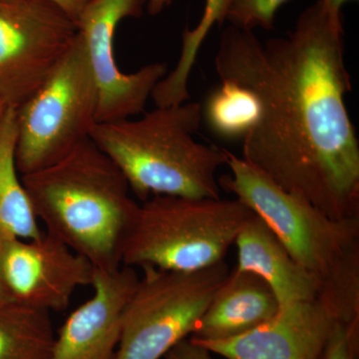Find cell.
Wrapping results in <instances>:
<instances>
[{
  "label": "cell",
  "instance_id": "obj_1",
  "mask_svg": "<svg viewBox=\"0 0 359 359\" xmlns=\"http://www.w3.org/2000/svg\"><path fill=\"white\" fill-rule=\"evenodd\" d=\"M342 18L320 1L285 36L261 41L252 30L222 32L215 67L221 81L249 89L259 119L243 159L330 218H359V142L346 104Z\"/></svg>",
  "mask_w": 359,
  "mask_h": 359
},
{
  "label": "cell",
  "instance_id": "obj_18",
  "mask_svg": "<svg viewBox=\"0 0 359 359\" xmlns=\"http://www.w3.org/2000/svg\"><path fill=\"white\" fill-rule=\"evenodd\" d=\"M221 82L202 105V120L219 138L243 141L259 119V101L249 89L233 82Z\"/></svg>",
  "mask_w": 359,
  "mask_h": 359
},
{
  "label": "cell",
  "instance_id": "obj_6",
  "mask_svg": "<svg viewBox=\"0 0 359 359\" xmlns=\"http://www.w3.org/2000/svg\"><path fill=\"white\" fill-rule=\"evenodd\" d=\"M99 89L79 34L32 96L16 108V166L21 176L53 164L97 123Z\"/></svg>",
  "mask_w": 359,
  "mask_h": 359
},
{
  "label": "cell",
  "instance_id": "obj_20",
  "mask_svg": "<svg viewBox=\"0 0 359 359\" xmlns=\"http://www.w3.org/2000/svg\"><path fill=\"white\" fill-rule=\"evenodd\" d=\"M325 359H359V321L337 323Z\"/></svg>",
  "mask_w": 359,
  "mask_h": 359
},
{
  "label": "cell",
  "instance_id": "obj_16",
  "mask_svg": "<svg viewBox=\"0 0 359 359\" xmlns=\"http://www.w3.org/2000/svg\"><path fill=\"white\" fill-rule=\"evenodd\" d=\"M55 334L49 311L0 306V359H53Z\"/></svg>",
  "mask_w": 359,
  "mask_h": 359
},
{
  "label": "cell",
  "instance_id": "obj_25",
  "mask_svg": "<svg viewBox=\"0 0 359 359\" xmlns=\"http://www.w3.org/2000/svg\"><path fill=\"white\" fill-rule=\"evenodd\" d=\"M11 302H13V299L7 294L6 287H4V283L0 280V306H6V304H11Z\"/></svg>",
  "mask_w": 359,
  "mask_h": 359
},
{
  "label": "cell",
  "instance_id": "obj_13",
  "mask_svg": "<svg viewBox=\"0 0 359 359\" xmlns=\"http://www.w3.org/2000/svg\"><path fill=\"white\" fill-rule=\"evenodd\" d=\"M236 269L256 273L275 294L280 308L320 297L323 285L290 256L273 231L252 214L238 231Z\"/></svg>",
  "mask_w": 359,
  "mask_h": 359
},
{
  "label": "cell",
  "instance_id": "obj_15",
  "mask_svg": "<svg viewBox=\"0 0 359 359\" xmlns=\"http://www.w3.org/2000/svg\"><path fill=\"white\" fill-rule=\"evenodd\" d=\"M16 109L8 107L0 121V247L44 233L16 166Z\"/></svg>",
  "mask_w": 359,
  "mask_h": 359
},
{
  "label": "cell",
  "instance_id": "obj_21",
  "mask_svg": "<svg viewBox=\"0 0 359 359\" xmlns=\"http://www.w3.org/2000/svg\"><path fill=\"white\" fill-rule=\"evenodd\" d=\"M165 359H212V353L190 339L182 340L164 356Z\"/></svg>",
  "mask_w": 359,
  "mask_h": 359
},
{
  "label": "cell",
  "instance_id": "obj_12",
  "mask_svg": "<svg viewBox=\"0 0 359 359\" xmlns=\"http://www.w3.org/2000/svg\"><path fill=\"white\" fill-rule=\"evenodd\" d=\"M139 280L130 266L96 269L93 295L66 318L55 335L53 359H115L123 313Z\"/></svg>",
  "mask_w": 359,
  "mask_h": 359
},
{
  "label": "cell",
  "instance_id": "obj_8",
  "mask_svg": "<svg viewBox=\"0 0 359 359\" xmlns=\"http://www.w3.org/2000/svg\"><path fill=\"white\" fill-rule=\"evenodd\" d=\"M76 20L52 0H0V99L18 108L69 50Z\"/></svg>",
  "mask_w": 359,
  "mask_h": 359
},
{
  "label": "cell",
  "instance_id": "obj_5",
  "mask_svg": "<svg viewBox=\"0 0 359 359\" xmlns=\"http://www.w3.org/2000/svg\"><path fill=\"white\" fill-rule=\"evenodd\" d=\"M254 212L240 200L154 196L139 207L122 266L194 271L224 261Z\"/></svg>",
  "mask_w": 359,
  "mask_h": 359
},
{
  "label": "cell",
  "instance_id": "obj_2",
  "mask_svg": "<svg viewBox=\"0 0 359 359\" xmlns=\"http://www.w3.org/2000/svg\"><path fill=\"white\" fill-rule=\"evenodd\" d=\"M21 181L46 233L96 269L122 266L123 247L140 205L121 171L91 139Z\"/></svg>",
  "mask_w": 359,
  "mask_h": 359
},
{
  "label": "cell",
  "instance_id": "obj_26",
  "mask_svg": "<svg viewBox=\"0 0 359 359\" xmlns=\"http://www.w3.org/2000/svg\"><path fill=\"white\" fill-rule=\"evenodd\" d=\"M8 107L9 106H7L6 104L4 103V101L1 100V99H0V121H1L4 113H6V111Z\"/></svg>",
  "mask_w": 359,
  "mask_h": 359
},
{
  "label": "cell",
  "instance_id": "obj_17",
  "mask_svg": "<svg viewBox=\"0 0 359 359\" xmlns=\"http://www.w3.org/2000/svg\"><path fill=\"white\" fill-rule=\"evenodd\" d=\"M230 0H205L204 13L194 29H186L182 40V50L176 67L156 85L152 92L156 106L179 105L190 98L188 82L201 46L215 25L226 21Z\"/></svg>",
  "mask_w": 359,
  "mask_h": 359
},
{
  "label": "cell",
  "instance_id": "obj_19",
  "mask_svg": "<svg viewBox=\"0 0 359 359\" xmlns=\"http://www.w3.org/2000/svg\"><path fill=\"white\" fill-rule=\"evenodd\" d=\"M290 0H230L226 21L233 27L252 30L275 28V18L278 9Z\"/></svg>",
  "mask_w": 359,
  "mask_h": 359
},
{
  "label": "cell",
  "instance_id": "obj_14",
  "mask_svg": "<svg viewBox=\"0 0 359 359\" xmlns=\"http://www.w3.org/2000/svg\"><path fill=\"white\" fill-rule=\"evenodd\" d=\"M280 306L256 273L235 269L212 297L189 339L214 341L247 334L271 320Z\"/></svg>",
  "mask_w": 359,
  "mask_h": 359
},
{
  "label": "cell",
  "instance_id": "obj_9",
  "mask_svg": "<svg viewBox=\"0 0 359 359\" xmlns=\"http://www.w3.org/2000/svg\"><path fill=\"white\" fill-rule=\"evenodd\" d=\"M146 0H88L76 21L99 89L97 123L119 121L145 109L156 85L167 75L166 63H151L124 73L115 57L118 25L140 18Z\"/></svg>",
  "mask_w": 359,
  "mask_h": 359
},
{
  "label": "cell",
  "instance_id": "obj_23",
  "mask_svg": "<svg viewBox=\"0 0 359 359\" xmlns=\"http://www.w3.org/2000/svg\"><path fill=\"white\" fill-rule=\"evenodd\" d=\"M323 7L327 9L330 15L335 18H342L341 7L349 1H358V0H318Z\"/></svg>",
  "mask_w": 359,
  "mask_h": 359
},
{
  "label": "cell",
  "instance_id": "obj_4",
  "mask_svg": "<svg viewBox=\"0 0 359 359\" xmlns=\"http://www.w3.org/2000/svg\"><path fill=\"white\" fill-rule=\"evenodd\" d=\"M228 157L231 174L219 179V187L263 219L294 261L320 278V297L340 320H359V218H330L243 158L231 152Z\"/></svg>",
  "mask_w": 359,
  "mask_h": 359
},
{
  "label": "cell",
  "instance_id": "obj_10",
  "mask_svg": "<svg viewBox=\"0 0 359 359\" xmlns=\"http://www.w3.org/2000/svg\"><path fill=\"white\" fill-rule=\"evenodd\" d=\"M95 266L62 241L45 233L0 247V280L15 304L62 311L80 287L91 285Z\"/></svg>",
  "mask_w": 359,
  "mask_h": 359
},
{
  "label": "cell",
  "instance_id": "obj_24",
  "mask_svg": "<svg viewBox=\"0 0 359 359\" xmlns=\"http://www.w3.org/2000/svg\"><path fill=\"white\" fill-rule=\"evenodd\" d=\"M173 0H146V6L150 15H158L171 6Z\"/></svg>",
  "mask_w": 359,
  "mask_h": 359
},
{
  "label": "cell",
  "instance_id": "obj_11",
  "mask_svg": "<svg viewBox=\"0 0 359 359\" xmlns=\"http://www.w3.org/2000/svg\"><path fill=\"white\" fill-rule=\"evenodd\" d=\"M340 320L321 297L282 306L271 320L233 339L196 341L226 359H325Z\"/></svg>",
  "mask_w": 359,
  "mask_h": 359
},
{
  "label": "cell",
  "instance_id": "obj_7",
  "mask_svg": "<svg viewBox=\"0 0 359 359\" xmlns=\"http://www.w3.org/2000/svg\"><path fill=\"white\" fill-rule=\"evenodd\" d=\"M122 318L115 359H161L193 334L230 273L224 261L194 271L143 269Z\"/></svg>",
  "mask_w": 359,
  "mask_h": 359
},
{
  "label": "cell",
  "instance_id": "obj_3",
  "mask_svg": "<svg viewBox=\"0 0 359 359\" xmlns=\"http://www.w3.org/2000/svg\"><path fill=\"white\" fill-rule=\"evenodd\" d=\"M201 122L202 104L156 106L140 119L96 123L89 138L142 202L151 196L217 199V172L228 164V151L194 139Z\"/></svg>",
  "mask_w": 359,
  "mask_h": 359
},
{
  "label": "cell",
  "instance_id": "obj_22",
  "mask_svg": "<svg viewBox=\"0 0 359 359\" xmlns=\"http://www.w3.org/2000/svg\"><path fill=\"white\" fill-rule=\"evenodd\" d=\"M4 1L14 2L20 0H4ZM52 1L55 2L66 13L69 14L73 20L77 21L88 0H52Z\"/></svg>",
  "mask_w": 359,
  "mask_h": 359
}]
</instances>
